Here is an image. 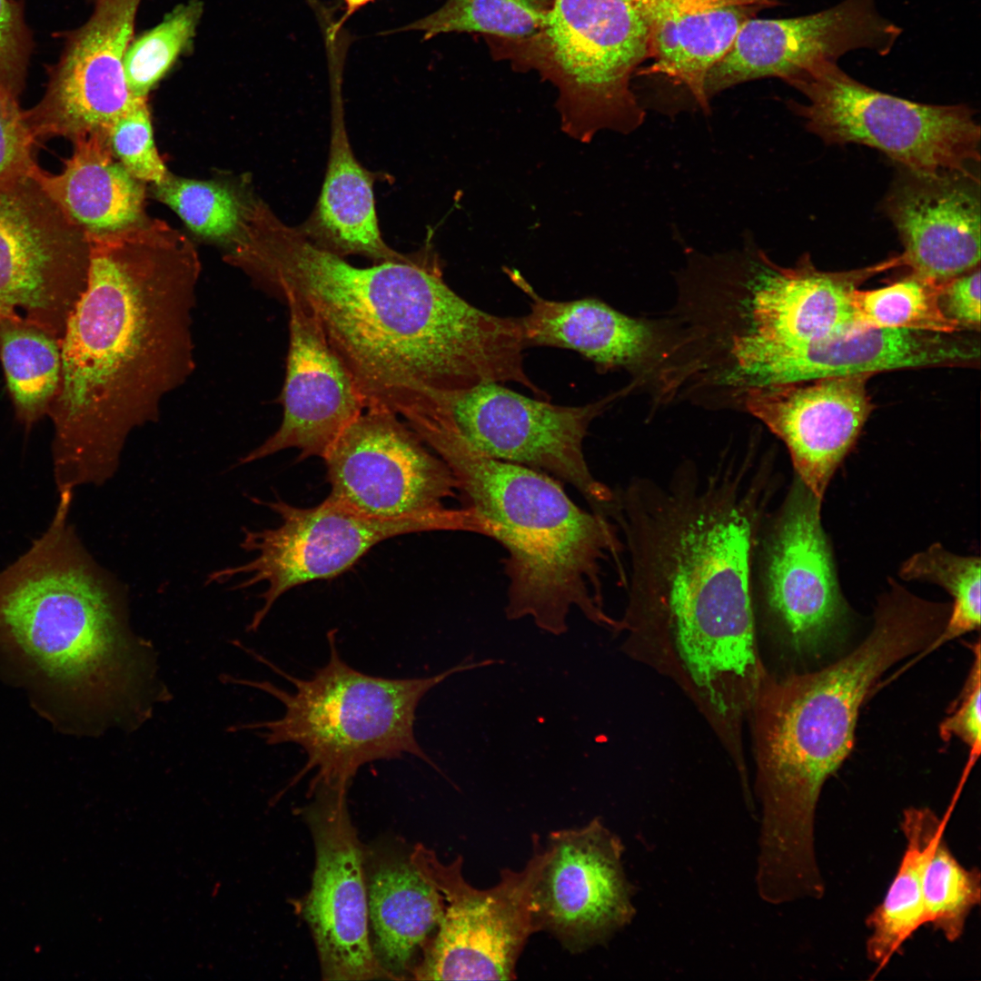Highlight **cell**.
<instances>
[{
    "mask_svg": "<svg viewBox=\"0 0 981 981\" xmlns=\"http://www.w3.org/2000/svg\"><path fill=\"white\" fill-rule=\"evenodd\" d=\"M417 433L451 471L463 507L506 551L508 619L530 617L559 636L575 607L619 630L604 610L601 583L603 561L621 570L624 546L614 522L580 508L549 474L481 453L444 419L425 421Z\"/></svg>",
    "mask_w": 981,
    "mask_h": 981,
    "instance_id": "cell-6",
    "label": "cell"
},
{
    "mask_svg": "<svg viewBox=\"0 0 981 981\" xmlns=\"http://www.w3.org/2000/svg\"><path fill=\"white\" fill-rule=\"evenodd\" d=\"M35 145L19 101L0 94V191L32 174Z\"/></svg>",
    "mask_w": 981,
    "mask_h": 981,
    "instance_id": "cell-40",
    "label": "cell"
},
{
    "mask_svg": "<svg viewBox=\"0 0 981 981\" xmlns=\"http://www.w3.org/2000/svg\"><path fill=\"white\" fill-rule=\"evenodd\" d=\"M956 796L939 817L928 807H908L900 820L906 846L898 867L882 901L866 919L868 960L883 969L904 944L925 924L923 883L929 855L945 834Z\"/></svg>",
    "mask_w": 981,
    "mask_h": 981,
    "instance_id": "cell-30",
    "label": "cell"
},
{
    "mask_svg": "<svg viewBox=\"0 0 981 981\" xmlns=\"http://www.w3.org/2000/svg\"><path fill=\"white\" fill-rule=\"evenodd\" d=\"M348 788L317 785L302 816L314 843L312 886L302 901L324 980L389 979L371 944L365 851L348 806Z\"/></svg>",
    "mask_w": 981,
    "mask_h": 981,
    "instance_id": "cell-17",
    "label": "cell"
},
{
    "mask_svg": "<svg viewBox=\"0 0 981 981\" xmlns=\"http://www.w3.org/2000/svg\"><path fill=\"white\" fill-rule=\"evenodd\" d=\"M890 584L871 631L853 650L813 672L778 679L764 675L754 695L759 856L775 867L803 870L817 864L819 796L852 750L863 702L890 667L924 651L946 623L949 604Z\"/></svg>",
    "mask_w": 981,
    "mask_h": 981,
    "instance_id": "cell-4",
    "label": "cell"
},
{
    "mask_svg": "<svg viewBox=\"0 0 981 981\" xmlns=\"http://www.w3.org/2000/svg\"><path fill=\"white\" fill-rule=\"evenodd\" d=\"M650 64L640 74L659 76L707 114L709 70L725 55L744 25L778 0H645Z\"/></svg>",
    "mask_w": 981,
    "mask_h": 981,
    "instance_id": "cell-25",
    "label": "cell"
},
{
    "mask_svg": "<svg viewBox=\"0 0 981 981\" xmlns=\"http://www.w3.org/2000/svg\"><path fill=\"white\" fill-rule=\"evenodd\" d=\"M550 5V0H446L435 12L406 28L422 32L425 39L466 32L518 42L540 32Z\"/></svg>",
    "mask_w": 981,
    "mask_h": 981,
    "instance_id": "cell-32",
    "label": "cell"
},
{
    "mask_svg": "<svg viewBox=\"0 0 981 981\" xmlns=\"http://www.w3.org/2000/svg\"><path fill=\"white\" fill-rule=\"evenodd\" d=\"M365 873L374 956L389 979H405L441 921L442 897L410 854L375 855L371 866L365 863Z\"/></svg>",
    "mask_w": 981,
    "mask_h": 981,
    "instance_id": "cell-28",
    "label": "cell"
},
{
    "mask_svg": "<svg viewBox=\"0 0 981 981\" xmlns=\"http://www.w3.org/2000/svg\"><path fill=\"white\" fill-rule=\"evenodd\" d=\"M327 639L328 661L306 679L287 674L252 651L258 660L290 681L294 690L288 692L268 681L231 678L229 682L267 692L284 707L278 719L234 727L232 731L262 729V737L269 745L300 746L307 761L289 787L315 770L310 787L348 788L362 766L399 758L404 754L415 756L439 771L415 737L419 702L451 675L490 666L496 660L465 659L431 677L387 679L349 666L339 655L335 629L328 631Z\"/></svg>",
    "mask_w": 981,
    "mask_h": 981,
    "instance_id": "cell-7",
    "label": "cell"
},
{
    "mask_svg": "<svg viewBox=\"0 0 981 981\" xmlns=\"http://www.w3.org/2000/svg\"><path fill=\"white\" fill-rule=\"evenodd\" d=\"M508 274L530 300L529 313L520 318L526 348L572 350L602 369L634 368L656 352L659 336L647 322L594 298L545 299L517 271L508 270Z\"/></svg>",
    "mask_w": 981,
    "mask_h": 981,
    "instance_id": "cell-26",
    "label": "cell"
},
{
    "mask_svg": "<svg viewBox=\"0 0 981 981\" xmlns=\"http://www.w3.org/2000/svg\"><path fill=\"white\" fill-rule=\"evenodd\" d=\"M977 341L958 332L868 328L853 334L778 348L752 369L743 391L828 377L869 375L903 369L973 367Z\"/></svg>",
    "mask_w": 981,
    "mask_h": 981,
    "instance_id": "cell-24",
    "label": "cell"
},
{
    "mask_svg": "<svg viewBox=\"0 0 981 981\" xmlns=\"http://www.w3.org/2000/svg\"><path fill=\"white\" fill-rule=\"evenodd\" d=\"M86 238L88 282L61 339V381L48 412L59 492L111 479L128 436L158 421L163 401L195 366L201 263L193 243L147 216Z\"/></svg>",
    "mask_w": 981,
    "mask_h": 981,
    "instance_id": "cell-3",
    "label": "cell"
},
{
    "mask_svg": "<svg viewBox=\"0 0 981 981\" xmlns=\"http://www.w3.org/2000/svg\"><path fill=\"white\" fill-rule=\"evenodd\" d=\"M940 287L910 272L885 287L856 290L853 305L867 328L959 332L962 330L940 307Z\"/></svg>",
    "mask_w": 981,
    "mask_h": 981,
    "instance_id": "cell-35",
    "label": "cell"
},
{
    "mask_svg": "<svg viewBox=\"0 0 981 981\" xmlns=\"http://www.w3.org/2000/svg\"><path fill=\"white\" fill-rule=\"evenodd\" d=\"M925 924L948 942L959 940L971 911L981 901V874L965 867L950 850L945 834L926 862L923 883Z\"/></svg>",
    "mask_w": 981,
    "mask_h": 981,
    "instance_id": "cell-36",
    "label": "cell"
},
{
    "mask_svg": "<svg viewBox=\"0 0 981 981\" xmlns=\"http://www.w3.org/2000/svg\"><path fill=\"white\" fill-rule=\"evenodd\" d=\"M869 375L752 387L747 410L786 445L795 475L821 501L873 411Z\"/></svg>",
    "mask_w": 981,
    "mask_h": 981,
    "instance_id": "cell-21",
    "label": "cell"
},
{
    "mask_svg": "<svg viewBox=\"0 0 981 981\" xmlns=\"http://www.w3.org/2000/svg\"><path fill=\"white\" fill-rule=\"evenodd\" d=\"M769 472L748 452L706 472L680 465L666 482L634 479L615 492L612 520L629 561L620 628L666 630L721 720L750 703L765 674L755 643L752 572Z\"/></svg>",
    "mask_w": 981,
    "mask_h": 981,
    "instance_id": "cell-2",
    "label": "cell"
},
{
    "mask_svg": "<svg viewBox=\"0 0 981 981\" xmlns=\"http://www.w3.org/2000/svg\"><path fill=\"white\" fill-rule=\"evenodd\" d=\"M969 647L974 654L970 671L949 716L939 725V735L946 742L956 737L967 745L970 748L968 763L973 764L981 748V655L979 641Z\"/></svg>",
    "mask_w": 981,
    "mask_h": 981,
    "instance_id": "cell-41",
    "label": "cell"
},
{
    "mask_svg": "<svg viewBox=\"0 0 981 981\" xmlns=\"http://www.w3.org/2000/svg\"><path fill=\"white\" fill-rule=\"evenodd\" d=\"M536 877L531 909L538 931L571 953L609 939L635 915L621 841L595 818L552 832Z\"/></svg>",
    "mask_w": 981,
    "mask_h": 981,
    "instance_id": "cell-19",
    "label": "cell"
},
{
    "mask_svg": "<svg viewBox=\"0 0 981 981\" xmlns=\"http://www.w3.org/2000/svg\"><path fill=\"white\" fill-rule=\"evenodd\" d=\"M485 383L461 391L417 389L407 396L448 421L478 451L538 470L574 487L591 510L610 519L616 494L595 478L583 442L591 421L614 399L561 406Z\"/></svg>",
    "mask_w": 981,
    "mask_h": 981,
    "instance_id": "cell-11",
    "label": "cell"
},
{
    "mask_svg": "<svg viewBox=\"0 0 981 981\" xmlns=\"http://www.w3.org/2000/svg\"><path fill=\"white\" fill-rule=\"evenodd\" d=\"M141 1L94 0V12L82 26L58 34L64 47L59 59L47 66L45 91L35 105L23 110L36 144L107 134L119 117L146 98L130 91L124 66Z\"/></svg>",
    "mask_w": 981,
    "mask_h": 981,
    "instance_id": "cell-18",
    "label": "cell"
},
{
    "mask_svg": "<svg viewBox=\"0 0 981 981\" xmlns=\"http://www.w3.org/2000/svg\"><path fill=\"white\" fill-rule=\"evenodd\" d=\"M153 196L170 207L199 237L228 248L240 233L249 193L225 183L169 173L152 184Z\"/></svg>",
    "mask_w": 981,
    "mask_h": 981,
    "instance_id": "cell-34",
    "label": "cell"
},
{
    "mask_svg": "<svg viewBox=\"0 0 981 981\" xmlns=\"http://www.w3.org/2000/svg\"><path fill=\"white\" fill-rule=\"evenodd\" d=\"M59 494L45 532L0 571V639L84 707L144 714L152 653L128 624L122 586L86 550Z\"/></svg>",
    "mask_w": 981,
    "mask_h": 981,
    "instance_id": "cell-5",
    "label": "cell"
},
{
    "mask_svg": "<svg viewBox=\"0 0 981 981\" xmlns=\"http://www.w3.org/2000/svg\"><path fill=\"white\" fill-rule=\"evenodd\" d=\"M322 460L328 497L354 511L383 519L446 518L468 524L473 533H485L473 510L446 505L457 497L451 471L390 410H364Z\"/></svg>",
    "mask_w": 981,
    "mask_h": 981,
    "instance_id": "cell-14",
    "label": "cell"
},
{
    "mask_svg": "<svg viewBox=\"0 0 981 981\" xmlns=\"http://www.w3.org/2000/svg\"><path fill=\"white\" fill-rule=\"evenodd\" d=\"M901 255L840 272L817 268L807 253L792 267L774 263L746 233L742 246L705 255L700 270L729 291L718 340L725 352L719 381L739 387L769 352L790 344L846 336L868 329L853 293L873 276L902 266Z\"/></svg>",
    "mask_w": 981,
    "mask_h": 981,
    "instance_id": "cell-9",
    "label": "cell"
},
{
    "mask_svg": "<svg viewBox=\"0 0 981 981\" xmlns=\"http://www.w3.org/2000/svg\"><path fill=\"white\" fill-rule=\"evenodd\" d=\"M885 209L911 273L942 286L979 267V180L971 171L934 175L905 171L890 189Z\"/></svg>",
    "mask_w": 981,
    "mask_h": 981,
    "instance_id": "cell-23",
    "label": "cell"
},
{
    "mask_svg": "<svg viewBox=\"0 0 981 981\" xmlns=\"http://www.w3.org/2000/svg\"><path fill=\"white\" fill-rule=\"evenodd\" d=\"M980 570L979 557L956 555L938 542L903 562L899 570L903 580L934 582L953 598L943 630L917 659L950 640L979 629Z\"/></svg>",
    "mask_w": 981,
    "mask_h": 981,
    "instance_id": "cell-33",
    "label": "cell"
},
{
    "mask_svg": "<svg viewBox=\"0 0 981 981\" xmlns=\"http://www.w3.org/2000/svg\"><path fill=\"white\" fill-rule=\"evenodd\" d=\"M821 504L795 475L778 512L761 528L752 572V582L792 648L814 657L844 635L850 618Z\"/></svg>",
    "mask_w": 981,
    "mask_h": 981,
    "instance_id": "cell-16",
    "label": "cell"
},
{
    "mask_svg": "<svg viewBox=\"0 0 981 981\" xmlns=\"http://www.w3.org/2000/svg\"><path fill=\"white\" fill-rule=\"evenodd\" d=\"M902 28L882 15L876 0H843L818 13L748 21L725 55L709 70L704 94L710 101L738 84L768 77L787 84L822 62L851 51L887 55Z\"/></svg>",
    "mask_w": 981,
    "mask_h": 981,
    "instance_id": "cell-20",
    "label": "cell"
},
{
    "mask_svg": "<svg viewBox=\"0 0 981 981\" xmlns=\"http://www.w3.org/2000/svg\"><path fill=\"white\" fill-rule=\"evenodd\" d=\"M420 873L443 899L441 921L411 971L417 980H510L527 940L537 932L533 886L545 856L540 837L520 870L505 868L500 881L478 889L463 877L462 857L442 863L417 844L409 853Z\"/></svg>",
    "mask_w": 981,
    "mask_h": 981,
    "instance_id": "cell-12",
    "label": "cell"
},
{
    "mask_svg": "<svg viewBox=\"0 0 981 981\" xmlns=\"http://www.w3.org/2000/svg\"><path fill=\"white\" fill-rule=\"evenodd\" d=\"M371 1L372 0H344L347 7V15H351L352 12Z\"/></svg>",
    "mask_w": 981,
    "mask_h": 981,
    "instance_id": "cell-43",
    "label": "cell"
},
{
    "mask_svg": "<svg viewBox=\"0 0 981 981\" xmlns=\"http://www.w3.org/2000/svg\"><path fill=\"white\" fill-rule=\"evenodd\" d=\"M806 99L789 101L807 129L827 144L876 148L923 175L970 172L980 160V126L966 104L913 102L871 88L822 62L788 83Z\"/></svg>",
    "mask_w": 981,
    "mask_h": 981,
    "instance_id": "cell-10",
    "label": "cell"
},
{
    "mask_svg": "<svg viewBox=\"0 0 981 981\" xmlns=\"http://www.w3.org/2000/svg\"><path fill=\"white\" fill-rule=\"evenodd\" d=\"M279 298L289 308V347L279 398L282 419L275 432L242 457L240 464L290 448L300 451L299 460L322 459L341 432L365 410L352 373L315 318L291 292H283Z\"/></svg>",
    "mask_w": 981,
    "mask_h": 981,
    "instance_id": "cell-22",
    "label": "cell"
},
{
    "mask_svg": "<svg viewBox=\"0 0 981 981\" xmlns=\"http://www.w3.org/2000/svg\"><path fill=\"white\" fill-rule=\"evenodd\" d=\"M72 143L73 154L59 173L39 165L32 173L64 213L85 234L116 231L144 218L145 183L117 160L107 134L93 133Z\"/></svg>",
    "mask_w": 981,
    "mask_h": 981,
    "instance_id": "cell-29",
    "label": "cell"
},
{
    "mask_svg": "<svg viewBox=\"0 0 981 981\" xmlns=\"http://www.w3.org/2000/svg\"><path fill=\"white\" fill-rule=\"evenodd\" d=\"M107 139L114 156L136 179L156 184L170 173L154 143L147 97L114 122Z\"/></svg>",
    "mask_w": 981,
    "mask_h": 981,
    "instance_id": "cell-38",
    "label": "cell"
},
{
    "mask_svg": "<svg viewBox=\"0 0 981 981\" xmlns=\"http://www.w3.org/2000/svg\"><path fill=\"white\" fill-rule=\"evenodd\" d=\"M203 11L200 0L174 7L164 20L128 45L124 66L134 95L147 97L193 43Z\"/></svg>",
    "mask_w": 981,
    "mask_h": 981,
    "instance_id": "cell-37",
    "label": "cell"
},
{
    "mask_svg": "<svg viewBox=\"0 0 981 981\" xmlns=\"http://www.w3.org/2000/svg\"><path fill=\"white\" fill-rule=\"evenodd\" d=\"M327 169L317 203L302 231L316 244L342 257L374 262H411L382 237L373 176L356 159L345 126L342 98L333 93Z\"/></svg>",
    "mask_w": 981,
    "mask_h": 981,
    "instance_id": "cell-27",
    "label": "cell"
},
{
    "mask_svg": "<svg viewBox=\"0 0 981 981\" xmlns=\"http://www.w3.org/2000/svg\"><path fill=\"white\" fill-rule=\"evenodd\" d=\"M238 267L280 297L291 292L352 373L366 409L415 389L532 385L520 318L468 302L428 245L411 262L357 267L287 225L267 204L249 217Z\"/></svg>",
    "mask_w": 981,
    "mask_h": 981,
    "instance_id": "cell-1",
    "label": "cell"
},
{
    "mask_svg": "<svg viewBox=\"0 0 981 981\" xmlns=\"http://www.w3.org/2000/svg\"><path fill=\"white\" fill-rule=\"evenodd\" d=\"M281 519L275 528L244 530L241 547L255 554L242 565L212 572L208 583H223L238 575L245 589L265 583L263 606L248 630L255 631L275 601L288 590L308 582L336 577L352 567L372 548L388 539L426 531H469L466 523L438 517L383 519L367 516L327 497L302 508L282 500L263 502Z\"/></svg>",
    "mask_w": 981,
    "mask_h": 981,
    "instance_id": "cell-13",
    "label": "cell"
},
{
    "mask_svg": "<svg viewBox=\"0 0 981 981\" xmlns=\"http://www.w3.org/2000/svg\"><path fill=\"white\" fill-rule=\"evenodd\" d=\"M0 360L15 416L30 428L48 415L57 394L61 339L35 325L0 318Z\"/></svg>",
    "mask_w": 981,
    "mask_h": 981,
    "instance_id": "cell-31",
    "label": "cell"
},
{
    "mask_svg": "<svg viewBox=\"0 0 981 981\" xmlns=\"http://www.w3.org/2000/svg\"><path fill=\"white\" fill-rule=\"evenodd\" d=\"M488 40L497 56L557 88L561 129L571 138L589 143L601 131L627 134L643 124L632 78L649 58L645 0H550L534 36Z\"/></svg>",
    "mask_w": 981,
    "mask_h": 981,
    "instance_id": "cell-8",
    "label": "cell"
},
{
    "mask_svg": "<svg viewBox=\"0 0 981 981\" xmlns=\"http://www.w3.org/2000/svg\"><path fill=\"white\" fill-rule=\"evenodd\" d=\"M944 314L961 330L980 329V267L959 275L940 287Z\"/></svg>",
    "mask_w": 981,
    "mask_h": 981,
    "instance_id": "cell-42",
    "label": "cell"
},
{
    "mask_svg": "<svg viewBox=\"0 0 981 981\" xmlns=\"http://www.w3.org/2000/svg\"><path fill=\"white\" fill-rule=\"evenodd\" d=\"M89 265L84 232L32 174L0 191V318L62 339Z\"/></svg>",
    "mask_w": 981,
    "mask_h": 981,
    "instance_id": "cell-15",
    "label": "cell"
},
{
    "mask_svg": "<svg viewBox=\"0 0 981 981\" xmlns=\"http://www.w3.org/2000/svg\"><path fill=\"white\" fill-rule=\"evenodd\" d=\"M34 45L23 0H0V94L19 101Z\"/></svg>",
    "mask_w": 981,
    "mask_h": 981,
    "instance_id": "cell-39",
    "label": "cell"
}]
</instances>
